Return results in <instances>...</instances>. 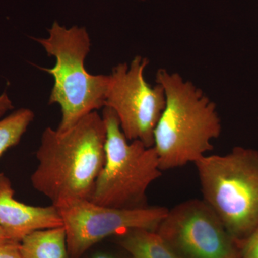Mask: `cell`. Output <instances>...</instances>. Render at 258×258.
Segmentation results:
<instances>
[{
    "mask_svg": "<svg viewBox=\"0 0 258 258\" xmlns=\"http://www.w3.org/2000/svg\"><path fill=\"white\" fill-rule=\"evenodd\" d=\"M106 129L96 111L66 131L47 127L36 152L31 183L58 207L76 200H91L106 161Z\"/></svg>",
    "mask_w": 258,
    "mask_h": 258,
    "instance_id": "obj_1",
    "label": "cell"
},
{
    "mask_svg": "<svg viewBox=\"0 0 258 258\" xmlns=\"http://www.w3.org/2000/svg\"><path fill=\"white\" fill-rule=\"evenodd\" d=\"M156 82L162 86L165 107L154 132V146L161 171L195 163L213 150L221 120L215 103L191 81L160 69Z\"/></svg>",
    "mask_w": 258,
    "mask_h": 258,
    "instance_id": "obj_2",
    "label": "cell"
},
{
    "mask_svg": "<svg viewBox=\"0 0 258 258\" xmlns=\"http://www.w3.org/2000/svg\"><path fill=\"white\" fill-rule=\"evenodd\" d=\"M48 34L35 40L55 58L53 67L41 70L53 77L49 103L60 106L61 120L57 129L66 131L86 115L104 108L109 75H93L85 67L91 46L86 28H66L55 22Z\"/></svg>",
    "mask_w": 258,
    "mask_h": 258,
    "instance_id": "obj_3",
    "label": "cell"
},
{
    "mask_svg": "<svg viewBox=\"0 0 258 258\" xmlns=\"http://www.w3.org/2000/svg\"><path fill=\"white\" fill-rule=\"evenodd\" d=\"M203 200L241 241L258 227V151L235 147L195 163Z\"/></svg>",
    "mask_w": 258,
    "mask_h": 258,
    "instance_id": "obj_4",
    "label": "cell"
},
{
    "mask_svg": "<svg viewBox=\"0 0 258 258\" xmlns=\"http://www.w3.org/2000/svg\"><path fill=\"white\" fill-rule=\"evenodd\" d=\"M102 117L106 129V161L91 201L115 208L147 207L148 188L162 173L157 152L140 141H128L111 108L104 107Z\"/></svg>",
    "mask_w": 258,
    "mask_h": 258,
    "instance_id": "obj_5",
    "label": "cell"
},
{
    "mask_svg": "<svg viewBox=\"0 0 258 258\" xmlns=\"http://www.w3.org/2000/svg\"><path fill=\"white\" fill-rule=\"evenodd\" d=\"M149 63L147 57L136 56L130 64L113 68L105 107L114 111L128 141H140L153 147L154 130L165 107V94L160 84L152 86L146 81L144 72Z\"/></svg>",
    "mask_w": 258,
    "mask_h": 258,
    "instance_id": "obj_6",
    "label": "cell"
},
{
    "mask_svg": "<svg viewBox=\"0 0 258 258\" xmlns=\"http://www.w3.org/2000/svg\"><path fill=\"white\" fill-rule=\"evenodd\" d=\"M56 208L66 229L70 258L81 257L109 236H119L134 229L156 232L169 211L164 207L110 208L91 200H76Z\"/></svg>",
    "mask_w": 258,
    "mask_h": 258,
    "instance_id": "obj_7",
    "label": "cell"
},
{
    "mask_svg": "<svg viewBox=\"0 0 258 258\" xmlns=\"http://www.w3.org/2000/svg\"><path fill=\"white\" fill-rule=\"evenodd\" d=\"M156 232L179 258H240V241L203 200L169 210Z\"/></svg>",
    "mask_w": 258,
    "mask_h": 258,
    "instance_id": "obj_8",
    "label": "cell"
},
{
    "mask_svg": "<svg viewBox=\"0 0 258 258\" xmlns=\"http://www.w3.org/2000/svg\"><path fill=\"white\" fill-rule=\"evenodd\" d=\"M14 195L11 181L0 173V227L13 240L20 242L35 231L63 226L58 209L53 205L32 206L18 201Z\"/></svg>",
    "mask_w": 258,
    "mask_h": 258,
    "instance_id": "obj_9",
    "label": "cell"
},
{
    "mask_svg": "<svg viewBox=\"0 0 258 258\" xmlns=\"http://www.w3.org/2000/svg\"><path fill=\"white\" fill-rule=\"evenodd\" d=\"M23 258H70L64 226L37 230L20 241Z\"/></svg>",
    "mask_w": 258,
    "mask_h": 258,
    "instance_id": "obj_10",
    "label": "cell"
},
{
    "mask_svg": "<svg viewBox=\"0 0 258 258\" xmlns=\"http://www.w3.org/2000/svg\"><path fill=\"white\" fill-rule=\"evenodd\" d=\"M119 236L120 246L132 258H179L155 231L134 229Z\"/></svg>",
    "mask_w": 258,
    "mask_h": 258,
    "instance_id": "obj_11",
    "label": "cell"
},
{
    "mask_svg": "<svg viewBox=\"0 0 258 258\" xmlns=\"http://www.w3.org/2000/svg\"><path fill=\"white\" fill-rule=\"evenodd\" d=\"M35 114L29 108H20L0 119V157L20 143Z\"/></svg>",
    "mask_w": 258,
    "mask_h": 258,
    "instance_id": "obj_12",
    "label": "cell"
},
{
    "mask_svg": "<svg viewBox=\"0 0 258 258\" xmlns=\"http://www.w3.org/2000/svg\"><path fill=\"white\" fill-rule=\"evenodd\" d=\"M240 258H258V227L240 241Z\"/></svg>",
    "mask_w": 258,
    "mask_h": 258,
    "instance_id": "obj_13",
    "label": "cell"
},
{
    "mask_svg": "<svg viewBox=\"0 0 258 258\" xmlns=\"http://www.w3.org/2000/svg\"><path fill=\"white\" fill-rule=\"evenodd\" d=\"M19 246L20 242L0 244V258H23Z\"/></svg>",
    "mask_w": 258,
    "mask_h": 258,
    "instance_id": "obj_14",
    "label": "cell"
},
{
    "mask_svg": "<svg viewBox=\"0 0 258 258\" xmlns=\"http://www.w3.org/2000/svg\"><path fill=\"white\" fill-rule=\"evenodd\" d=\"M13 108H14V106H13V101L10 99L6 91H5L0 95V119L8 111L13 109Z\"/></svg>",
    "mask_w": 258,
    "mask_h": 258,
    "instance_id": "obj_15",
    "label": "cell"
},
{
    "mask_svg": "<svg viewBox=\"0 0 258 258\" xmlns=\"http://www.w3.org/2000/svg\"><path fill=\"white\" fill-rule=\"evenodd\" d=\"M16 242L10 237L9 235L1 227H0V244L14 243Z\"/></svg>",
    "mask_w": 258,
    "mask_h": 258,
    "instance_id": "obj_16",
    "label": "cell"
},
{
    "mask_svg": "<svg viewBox=\"0 0 258 258\" xmlns=\"http://www.w3.org/2000/svg\"><path fill=\"white\" fill-rule=\"evenodd\" d=\"M93 258H115L112 257V256L108 255V254H96V256H95Z\"/></svg>",
    "mask_w": 258,
    "mask_h": 258,
    "instance_id": "obj_17",
    "label": "cell"
},
{
    "mask_svg": "<svg viewBox=\"0 0 258 258\" xmlns=\"http://www.w3.org/2000/svg\"><path fill=\"white\" fill-rule=\"evenodd\" d=\"M142 1H144V0H142Z\"/></svg>",
    "mask_w": 258,
    "mask_h": 258,
    "instance_id": "obj_18",
    "label": "cell"
}]
</instances>
